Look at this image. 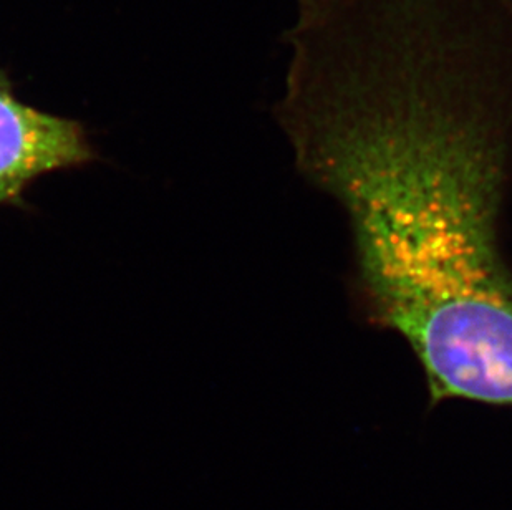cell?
<instances>
[{"label": "cell", "instance_id": "cell-1", "mask_svg": "<svg viewBox=\"0 0 512 510\" xmlns=\"http://www.w3.org/2000/svg\"><path fill=\"white\" fill-rule=\"evenodd\" d=\"M276 120L342 207L370 320L430 406L512 408V0H295Z\"/></svg>", "mask_w": 512, "mask_h": 510}, {"label": "cell", "instance_id": "cell-2", "mask_svg": "<svg viewBox=\"0 0 512 510\" xmlns=\"http://www.w3.org/2000/svg\"><path fill=\"white\" fill-rule=\"evenodd\" d=\"M93 159L77 121L20 102L0 72V204H17L35 179Z\"/></svg>", "mask_w": 512, "mask_h": 510}]
</instances>
